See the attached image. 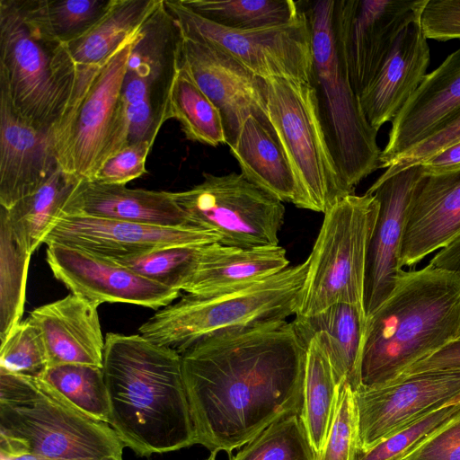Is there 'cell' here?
Wrapping results in <instances>:
<instances>
[{"label": "cell", "mask_w": 460, "mask_h": 460, "mask_svg": "<svg viewBox=\"0 0 460 460\" xmlns=\"http://www.w3.org/2000/svg\"><path fill=\"white\" fill-rule=\"evenodd\" d=\"M216 456L215 454H210V456L205 459V460H216Z\"/></svg>", "instance_id": "obj_51"}, {"label": "cell", "mask_w": 460, "mask_h": 460, "mask_svg": "<svg viewBox=\"0 0 460 460\" xmlns=\"http://www.w3.org/2000/svg\"><path fill=\"white\" fill-rule=\"evenodd\" d=\"M265 82L266 111L293 171L302 208L325 211L349 193L328 146L312 84L288 78Z\"/></svg>", "instance_id": "obj_10"}, {"label": "cell", "mask_w": 460, "mask_h": 460, "mask_svg": "<svg viewBox=\"0 0 460 460\" xmlns=\"http://www.w3.org/2000/svg\"><path fill=\"white\" fill-rule=\"evenodd\" d=\"M98 305L70 293L34 308L28 317L40 331L49 367L85 364L102 367L105 338Z\"/></svg>", "instance_id": "obj_24"}, {"label": "cell", "mask_w": 460, "mask_h": 460, "mask_svg": "<svg viewBox=\"0 0 460 460\" xmlns=\"http://www.w3.org/2000/svg\"><path fill=\"white\" fill-rule=\"evenodd\" d=\"M444 369H460V340L451 342L431 356L414 363L394 380L419 373Z\"/></svg>", "instance_id": "obj_46"}, {"label": "cell", "mask_w": 460, "mask_h": 460, "mask_svg": "<svg viewBox=\"0 0 460 460\" xmlns=\"http://www.w3.org/2000/svg\"><path fill=\"white\" fill-rule=\"evenodd\" d=\"M405 460H460V419L429 439Z\"/></svg>", "instance_id": "obj_45"}, {"label": "cell", "mask_w": 460, "mask_h": 460, "mask_svg": "<svg viewBox=\"0 0 460 460\" xmlns=\"http://www.w3.org/2000/svg\"><path fill=\"white\" fill-rule=\"evenodd\" d=\"M173 198L190 226L212 233L224 245L236 248L279 245L285 206L243 173L204 172L200 183L173 192Z\"/></svg>", "instance_id": "obj_11"}, {"label": "cell", "mask_w": 460, "mask_h": 460, "mask_svg": "<svg viewBox=\"0 0 460 460\" xmlns=\"http://www.w3.org/2000/svg\"><path fill=\"white\" fill-rule=\"evenodd\" d=\"M460 140V113L426 139L395 159L380 177H388L420 164L434 154Z\"/></svg>", "instance_id": "obj_43"}, {"label": "cell", "mask_w": 460, "mask_h": 460, "mask_svg": "<svg viewBox=\"0 0 460 460\" xmlns=\"http://www.w3.org/2000/svg\"><path fill=\"white\" fill-rule=\"evenodd\" d=\"M354 394L358 454L416 424L460 394V369L419 373Z\"/></svg>", "instance_id": "obj_13"}, {"label": "cell", "mask_w": 460, "mask_h": 460, "mask_svg": "<svg viewBox=\"0 0 460 460\" xmlns=\"http://www.w3.org/2000/svg\"><path fill=\"white\" fill-rule=\"evenodd\" d=\"M459 339L460 272L429 263L402 270L391 296L367 318L358 389L388 384Z\"/></svg>", "instance_id": "obj_3"}, {"label": "cell", "mask_w": 460, "mask_h": 460, "mask_svg": "<svg viewBox=\"0 0 460 460\" xmlns=\"http://www.w3.org/2000/svg\"><path fill=\"white\" fill-rule=\"evenodd\" d=\"M163 0H111L106 13L85 33L67 43L79 66L105 62L119 47L134 36Z\"/></svg>", "instance_id": "obj_29"}, {"label": "cell", "mask_w": 460, "mask_h": 460, "mask_svg": "<svg viewBox=\"0 0 460 460\" xmlns=\"http://www.w3.org/2000/svg\"><path fill=\"white\" fill-rule=\"evenodd\" d=\"M378 210L376 197L366 192L341 197L325 211L306 260L305 280L295 316H310L339 303L365 312L367 258Z\"/></svg>", "instance_id": "obj_9"}, {"label": "cell", "mask_w": 460, "mask_h": 460, "mask_svg": "<svg viewBox=\"0 0 460 460\" xmlns=\"http://www.w3.org/2000/svg\"><path fill=\"white\" fill-rule=\"evenodd\" d=\"M426 0H335L339 38L358 96L374 79L404 26Z\"/></svg>", "instance_id": "obj_14"}, {"label": "cell", "mask_w": 460, "mask_h": 460, "mask_svg": "<svg viewBox=\"0 0 460 460\" xmlns=\"http://www.w3.org/2000/svg\"><path fill=\"white\" fill-rule=\"evenodd\" d=\"M420 22L427 39L460 40V0H426Z\"/></svg>", "instance_id": "obj_44"}, {"label": "cell", "mask_w": 460, "mask_h": 460, "mask_svg": "<svg viewBox=\"0 0 460 460\" xmlns=\"http://www.w3.org/2000/svg\"><path fill=\"white\" fill-rule=\"evenodd\" d=\"M46 245V261L53 276L72 294L98 306L127 303L159 310L180 296V291L147 279L113 259L62 243Z\"/></svg>", "instance_id": "obj_15"}, {"label": "cell", "mask_w": 460, "mask_h": 460, "mask_svg": "<svg viewBox=\"0 0 460 460\" xmlns=\"http://www.w3.org/2000/svg\"><path fill=\"white\" fill-rule=\"evenodd\" d=\"M164 1L183 35L224 51L258 77L312 84L311 32L302 9L301 15L288 24L236 31L202 18L181 0Z\"/></svg>", "instance_id": "obj_12"}, {"label": "cell", "mask_w": 460, "mask_h": 460, "mask_svg": "<svg viewBox=\"0 0 460 460\" xmlns=\"http://www.w3.org/2000/svg\"><path fill=\"white\" fill-rule=\"evenodd\" d=\"M60 167L34 193L9 208L0 207L19 244L32 254L54 227L79 182Z\"/></svg>", "instance_id": "obj_30"}, {"label": "cell", "mask_w": 460, "mask_h": 460, "mask_svg": "<svg viewBox=\"0 0 460 460\" xmlns=\"http://www.w3.org/2000/svg\"><path fill=\"white\" fill-rule=\"evenodd\" d=\"M305 341L306 362L301 420L316 460L332 424L339 384L316 339L310 337Z\"/></svg>", "instance_id": "obj_31"}, {"label": "cell", "mask_w": 460, "mask_h": 460, "mask_svg": "<svg viewBox=\"0 0 460 460\" xmlns=\"http://www.w3.org/2000/svg\"><path fill=\"white\" fill-rule=\"evenodd\" d=\"M193 13L224 28L250 31L288 24L302 13L294 0H181Z\"/></svg>", "instance_id": "obj_32"}, {"label": "cell", "mask_w": 460, "mask_h": 460, "mask_svg": "<svg viewBox=\"0 0 460 460\" xmlns=\"http://www.w3.org/2000/svg\"><path fill=\"white\" fill-rule=\"evenodd\" d=\"M177 119L189 140L218 146L226 145L221 114L180 63L168 102V119Z\"/></svg>", "instance_id": "obj_33"}, {"label": "cell", "mask_w": 460, "mask_h": 460, "mask_svg": "<svg viewBox=\"0 0 460 460\" xmlns=\"http://www.w3.org/2000/svg\"><path fill=\"white\" fill-rule=\"evenodd\" d=\"M196 227H164L137 223L63 215L43 243H62L107 257H126L175 245H204L218 242Z\"/></svg>", "instance_id": "obj_18"}, {"label": "cell", "mask_w": 460, "mask_h": 460, "mask_svg": "<svg viewBox=\"0 0 460 460\" xmlns=\"http://www.w3.org/2000/svg\"><path fill=\"white\" fill-rule=\"evenodd\" d=\"M201 246H167L113 260L147 279L181 292L196 266Z\"/></svg>", "instance_id": "obj_37"}, {"label": "cell", "mask_w": 460, "mask_h": 460, "mask_svg": "<svg viewBox=\"0 0 460 460\" xmlns=\"http://www.w3.org/2000/svg\"><path fill=\"white\" fill-rule=\"evenodd\" d=\"M460 403V394L451 400L447 405ZM446 405V406H447Z\"/></svg>", "instance_id": "obj_50"}, {"label": "cell", "mask_w": 460, "mask_h": 460, "mask_svg": "<svg viewBox=\"0 0 460 460\" xmlns=\"http://www.w3.org/2000/svg\"><path fill=\"white\" fill-rule=\"evenodd\" d=\"M77 408L97 420L111 422V407L102 367L62 364L40 377Z\"/></svg>", "instance_id": "obj_34"}, {"label": "cell", "mask_w": 460, "mask_h": 460, "mask_svg": "<svg viewBox=\"0 0 460 460\" xmlns=\"http://www.w3.org/2000/svg\"><path fill=\"white\" fill-rule=\"evenodd\" d=\"M180 63L218 109L229 148L250 115L268 117L264 80L228 54L182 34Z\"/></svg>", "instance_id": "obj_17"}, {"label": "cell", "mask_w": 460, "mask_h": 460, "mask_svg": "<svg viewBox=\"0 0 460 460\" xmlns=\"http://www.w3.org/2000/svg\"><path fill=\"white\" fill-rule=\"evenodd\" d=\"M231 460H315L300 414H291L267 427Z\"/></svg>", "instance_id": "obj_36"}, {"label": "cell", "mask_w": 460, "mask_h": 460, "mask_svg": "<svg viewBox=\"0 0 460 460\" xmlns=\"http://www.w3.org/2000/svg\"><path fill=\"white\" fill-rule=\"evenodd\" d=\"M460 236V171L423 175L407 216L400 265L413 267Z\"/></svg>", "instance_id": "obj_22"}, {"label": "cell", "mask_w": 460, "mask_h": 460, "mask_svg": "<svg viewBox=\"0 0 460 460\" xmlns=\"http://www.w3.org/2000/svg\"><path fill=\"white\" fill-rule=\"evenodd\" d=\"M288 267L282 246L236 248L215 242L201 246L182 291L199 296L219 295L250 286Z\"/></svg>", "instance_id": "obj_26"}, {"label": "cell", "mask_w": 460, "mask_h": 460, "mask_svg": "<svg viewBox=\"0 0 460 460\" xmlns=\"http://www.w3.org/2000/svg\"><path fill=\"white\" fill-rule=\"evenodd\" d=\"M58 168L50 133L22 118L0 91V207L31 195Z\"/></svg>", "instance_id": "obj_20"}, {"label": "cell", "mask_w": 460, "mask_h": 460, "mask_svg": "<svg viewBox=\"0 0 460 460\" xmlns=\"http://www.w3.org/2000/svg\"><path fill=\"white\" fill-rule=\"evenodd\" d=\"M423 175L421 164L413 165L388 177L379 176L366 191L379 203L367 258V318L391 296L403 270L400 265L402 240L409 208Z\"/></svg>", "instance_id": "obj_16"}, {"label": "cell", "mask_w": 460, "mask_h": 460, "mask_svg": "<svg viewBox=\"0 0 460 460\" xmlns=\"http://www.w3.org/2000/svg\"><path fill=\"white\" fill-rule=\"evenodd\" d=\"M139 31L102 64L80 66L75 98L50 132L58 166L79 180L91 181L106 159L128 145L122 84Z\"/></svg>", "instance_id": "obj_8"}, {"label": "cell", "mask_w": 460, "mask_h": 460, "mask_svg": "<svg viewBox=\"0 0 460 460\" xmlns=\"http://www.w3.org/2000/svg\"><path fill=\"white\" fill-rule=\"evenodd\" d=\"M0 460H49L30 455L15 456H1Z\"/></svg>", "instance_id": "obj_49"}, {"label": "cell", "mask_w": 460, "mask_h": 460, "mask_svg": "<svg viewBox=\"0 0 460 460\" xmlns=\"http://www.w3.org/2000/svg\"><path fill=\"white\" fill-rule=\"evenodd\" d=\"M458 419L460 403L444 406L370 450L357 454L355 460H405Z\"/></svg>", "instance_id": "obj_38"}, {"label": "cell", "mask_w": 460, "mask_h": 460, "mask_svg": "<svg viewBox=\"0 0 460 460\" xmlns=\"http://www.w3.org/2000/svg\"><path fill=\"white\" fill-rule=\"evenodd\" d=\"M80 75L51 28L46 0H0V91L22 118L50 133L74 102Z\"/></svg>", "instance_id": "obj_4"}, {"label": "cell", "mask_w": 460, "mask_h": 460, "mask_svg": "<svg viewBox=\"0 0 460 460\" xmlns=\"http://www.w3.org/2000/svg\"><path fill=\"white\" fill-rule=\"evenodd\" d=\"M164 227H192L173 192L80 180L62 214ZM60 216V217H61Z\"/></svg>", "instance_id": "obj_25"}, {"label": "cell", "mask_w": 460, "mask_h": 460, "mask_svg": "<svg viewBox=\"0 0 460 460\" xmlns=\"http://www.w3.org/2000/svg\"><path fill=\"white\" fill-rule=\"evenodd\" d=\"M108 423L85 414L42 378L0 370V456L123 460Z\"/></svg>", "instance_id": "obj_5"}, {"label": "cell", "mask_w": 460, "mask_h": 460, "mask_svg": "<svg viewBox=\"0 0 460 460\" xmlns=\"http://www.w3.org/2000/svg\"><path fill=\"white\" fill-rule=\"evenodd\" d=\"M49 367L45 343L29 318L20 321L1 341L0 370L40 378Z\"/></svg>", "instance_id": "obj_39"}, {"label": "cell", "mask_w": 460, "mask_h": 460, "mask_svg": "<svg viewBox=\"0 0 460 460\" xmlns=\"http://www.w3.org/2000/svg\"><path fill=\"white\" fill-rule=\"evenodd\" d=\"M460 113V48L424 80L392 120L380 168L391 164Z\"/></svg>", "instance_id": "obj_19"}, {"label": "cell", "mask_w": 460, "mask_h": 460, "mask_svg": "<svg viewBox=\"0 0 460 460\" xmlns=\"http://www.w3.org/2000/svg\"><path fill=\"white\" fill-rule=\"evenodd\" d=\"M429 263L436 268L460 272V236L440 249Z\"/></svg>", "instance_id": "obj_48"}, {"label": "cell", "mask_w": 460, "mask_h": 460, "mask_svg": "<svg viewBox=\"0 0 460 460\" xmlns=\"http://www.w3.org/2000/svg\"><path fill=\"white\" fill-rule=\"evenodd\" d=\"M182 33L163 0L139 31L130 51L124 83L146 95L163 125L168 120V102L180 68Z\"/></svg>", "instance_id": "obj_23"}, {"label": "cell", "mask_w": 460, "mask_h": 460, "mask_svg": "<svg viewBox=\"0 0 460 460\" xmlns=\"http://www.w3.org/2000/svg\"><path fill=\"white\" fill-rule=\"evenodd\" d=\"M102 369L110 425L137 456L197 444L181 355L140 334H106Z\"/></svg>", "instance_id": "obj_2"}, {"label": "cell", "mask_w": 460, "mask_h": 460, "mask_svg": "<svg viewBox=\"0 0 460 460\" xmlns=\"http://www.w3.org/2000/svg\"><path fill=\"white\" fill-rule=\"evenodd\" d=\"M311 32L319 116L342 183L349 193L380 169L377 131L367 122L355 93L339 38L335 0L299 1Z\"/></svg>", "instance_id": "obj_6"}, {"label": "cell", "mask_w": 460, "mask_h": 460, "mask_svg": "<svg viewBox=\"0 0 460 460\" xmlns=\"http://www.w3.org/2000/svg\"><path fill=\"white\" fill-rule=\"evenodd\" d=\"M358 417L354 390L339 384L332 424L316 460H355L358 454Z\"/></svg>", "instance_id": "obj_40"}, {"label": "cell", "mask_w": 460, "mask_h": 460, "mask_svg": "<svg viewBox=\"0 0 460 460\" xmlns=\"http://www.w3.org/2000/svg\"><path fill=\"white\" fill-rule=\"evenodd\" d=\"M307 261L234 291L199 296L186 294L159 309L138 334L180 354L200 341L286 321L296 315Z\"/></svg>", "instance_id": "obj_7"}, {"label": "cell", "mask_w": 460, "mask_h": 460, "mask_svg": "<svg viewBox=\"0 0 460 460\" xmlns=\"http://www.w3.org/2000/svg\"><path fill=\"white\" fill-rule=\"evenodd\" d=\"M230 152L250 181L281 202L302 208L293 171L268 117L250 115Z\"/></svg>", "instance_id": "obj_27"}, {"label": "cell", "mask_w": 460, "mask_h": 460, "mask_svg": "<svg viewBox=\"0 0 460 460\" xmlns=\"http://www.w3.org/2000/svg\"><path fill=\"white\" fill-rule=\"evenodd\" d=\"M293 323L304 341L316 339L329 358L337 383L347 381L356 391L360 385L365 312L353 305L339 303L310 316H295Z\"/></svg>", "instance_id": "obj_28"}, {"label": "cell", "mask_w": 460, "mask_h": 460, "mask_svg": "<svg viewBox=\"0 0 460 460\" xmlns=\"http://www.w3.org/2000/svg\"><path fill=\"white\" fill-rule=\"evenodd\" d=\"M460 340V339H459Z\"/></svg>", "instance_id": "obj_52"}, {"label": "cell", "mask_w": 460, "mask_h": 460, "mask_svg": "<svg viewBox=\"0 0 460 460\" xmlns=\"http://www.w3.org/2000/svg\"><path fill=\"white\" fill-rule=\"evenodd\" d=\"M181 355L197 444L217 455L300 414L306 343L280 321L199 341Z\"/></svg>", "instance_id": "obj_1"}, {"label": "cell", "mask_w": 460, "mask_h": 460, "mask_svg": "<svg viewBox=\"0 0 460 460\" xmlns=\"http://www.w3.org/2000/svg\"><path fill=\"white\" fill-rule=\"evenodd\" d=\"M0 339L2 341L22 321L31 254L19 244L6 217L2 213H0Z\"/></svg>", "instance_id": "obj_35"}, {"label": "cell", "mask_w": 460, "mask_h": 460, "mask_svg": "<svg viewBox=\"0 0 460 460\" xmlns=\"http://www.w3.org/2000/svg\"><path fill=\"white\" fill-rule=\"evenodd\" d=\"M420 13L401 31L377 74L359 96L363 113L376 131L394 119L427 75L430 53Z\"/></svg>", "instance_id": "obj_21"}, {"label": "cell", "mask_w": 460, "mask_h": 460, "mask_svg": "<svg viewBox=\"0 0 460 460\" xmlns=\"http://www.w3.org/2000/svg\"><path fill=\"white\" fill-rule=\"evenodd\" d=\"M152 144L145 141L128 144L99 167L91 181L102 184L126 185L146 172V157Z\"/></svg>", "instance_id": "obj_42"}, {"label": "cell", "mask_w": 460, "mask_h": 460, "mask_svg": "<svg viewBox=\"0 0 460 460\" xmlns=\"http://www.w3.org/2000/svg\"><path fill=\"white\" fill-rule=\"evenodd\" d=\"M111 3V0H46V9L54 33L68 43L90 30Z\"/></svg>", "instance_id": "obj_41"}, {"label": "cell", "mask_w": 460, "mask_h": 460, "mask_svg": "<svg viewBox=\"0 0 460 460\" xmlns=\"http://www.w3.org/2000/svg\"><path fill=\"white\" fill-rule=\"evenodd\" d=\"M420 164L427 176L460 171V140L434 154Z\"/></svg>", "instance_id": "obj_47"}]
</instances>
